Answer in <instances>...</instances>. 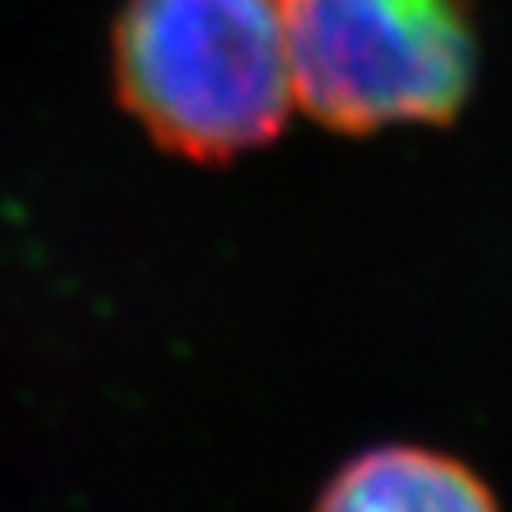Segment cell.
Listing matches in <instances>:
<instances>
[{
  "mask_svg": "<svg viewBox=\"0 0 512 512\" xmlns=\"http://www.w3.org/2000/svg\"><path fill=\"white\" fill-rule=\"evenodd\" d=\"M114 65L137 122L186 160L266 145L293 110L285 0H129Z\"/></svg>",
  "mask_w": 512,
  "mask_h": 512,
  "instance_id": "1",
  "label": "cell"
},
{
  "mask_svg": "<svg viewBox=\"0 0 512 512\" xmlns=\"http://www.w3.org/2000/svg\"><path fill=\"white\" fill-rule=\"evenodd\" d=\"M293 103L334 133L452 122L475 88L463 0H285Z\"/></svg>",
  "mask_w": 512,
  "mask_h": 512,
  "instance_id": "2",
  "label": "cell"
},
{
  "mask_svg": "<svg viewBox=\"0 0 512 512\" xmlns=\"http://www.w3.org/2000/svg\"><path fill=\"white\" fill-rule=\"evenodd\" d=\"M315 512H497V505L463 463L391 444L346 463Z\"/></svg>",
  "mask_w": 512,
  "mask_h": 512,
  "instance_id": "3",
  "label": "cell"
}]
</instances>
